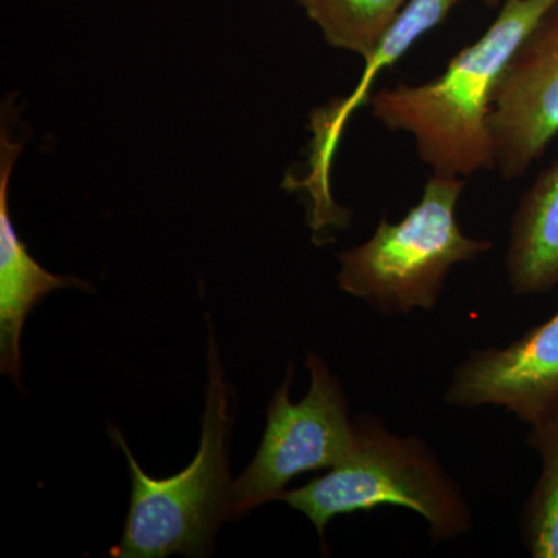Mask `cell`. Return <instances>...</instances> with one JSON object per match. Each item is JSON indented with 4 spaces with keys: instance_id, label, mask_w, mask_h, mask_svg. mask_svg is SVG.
<instances>
[{
    "instance_id": "obj_7",
    "label": "cell",
    "mask_w": 558,
    "mask_h": 558,
    "mask_svg": "<svg viewBox=\"0 0 558 558\" xmlns=\"http://www.w3.org/2000/svg\"><path fill=\"white\" fill-rule=\"evenodd\" d=\"M444 400L465 410L498 407L529 425L558 409V311L506 348L470 352Z\"/></svg>"
},
{
    "instance_id": "obj_1",
    "label": "cell",
    "mask_w": 558,
    "mask_h": 558,
    "mask_svg": "<svg viewBox=\"0 0 558 558\" xmlns=\"http://www.w3.org/2000/svg\"><path fill=\"white\" fill-rule=\"evenodd\" d=\"M556 2L506 0L486 33L459 50L438 78L371 95L374 119L388 131L410 134L433 175L465 179L497 170L490 131L495 87L527 33Z\"/></svg>"
},
{
    "instance_id": "obj_9",
    "label": "cell",
    "mask_w": 558,
    "mask_h": 558,
    "mask_svg": "<svg viewBox=\"0 0 558 558\" xmlns=\"http://www.w3.org/2000/svg\"><path fill=\"white\" fill-rule=\"evenodd\" d=\"M458 3L459 0H410L409 5L399 14L387 35L381 38L377 49L366 58L365 70L354 92L343 100L333 101L325 109H319L317 116H314L315 146H317L315 172L318 178L311 191L315 209L322 215H328L339 208L330 196L328 171L330 156L343 134L349 117L360 106L366 102L369 105L371 87L376 76L380 75L385 69L392 68L400 58L405 57L407 51L422 36L442 24Z\"/></svg>"
},
{
    "instance_id": "obj_6",
    "label": "cell",
    "mask_w": 558,
    "mask_h": 558,
    "mask_svg": "<svg viewBox=\"0 0 558 558\" xmlns=\"http://www.w3.org/2000/svg\"><path fill=\"white\" fill-rule=\"evenodd\" d=\"M497 170L523 178L558 135V0L512 54L492 98Z\"/></svg>"
},
{
    "instance_id": "obj_12",
    "label": "cell",
    "mask_w": 558,
    "mask_h": 558,
    "mask_svg": "<svg viewBox=\"0 0 558 558\" xmlns=\"http://www.w3.org/2000/svg\"><path fill=\"white\" fill-rule=\"evenodd\" d=\"M410 0H299L329 46L363 60L377 49Z\"/></svg>"
},
{
    "instance_id": "obj_11",
    "label": "cell",
    "mask_w": 558,
    "mask_h": 558,
    "mask_svg": "<svg viewBox=\"0 0 558 558\" xmlns=\"http://www.w3.org/2000/svg\"><path fill=\"white\" fill-rule=\"evenodd\" d=\"M527 444L542 473L521 512V537L534 558H558V409L532 422Z\"/></svg>"
},
{
    "instance_id": "obj_2",
    "label": "cell",
    "mask_w": 558,
    "mask_h": 558,
    "mask_svg": "<svg viewBox=\"0 0 558 558\" xmlns=\"http://www.w3.org/2000/svg\"><path fill=\"white\" fill-rule=\"evenodd\" d=\"M354 425V449L340 465L279 498L312 521L319 542L337 517L384 506L421 515L433 543L468 534L473 524L468 499L424 439L396 435L371 414L355 417Z\"/></svg>"
},
{
    "instance_id": "obj_4",
    "label": "cell",
    "mask_w": 558,
    "mask_h": 558,
    "mask_svg": "<svg viewBox=\"0 0 558 558\" xmlns=\"http://www.w3.org/2000/svg\"><path fill=\"white\" fill-rule=\"evenodd\" d=\"M464 189L465 179L432 174L421 201L399 222L384 216L368 241L340 253V289L381 315L435 310L450 270L494 247L459 226Z\"/></svg>"
},
{
    "instance_id": "obj_10",
    "label": "cell",
    "mask_w": 558,
    "mask_h": 558,
    "mask_svg": "<svg viewBox=\"0 0 558 558\" xmlns=\"http://www.w3.org/2000/svg\"><path fill=\"white\" fill-rule=\"evenodd\" d=\"M505 267L517 296L558 288V159L520 197L510 222Z\"/></svg>"
},
{
    "instance_id": "obj_3",
    "label": "cell",
    "mask_w": 558,
    "mask_h": 558,
    "mask_svg": "<svg viewBox=\"0 0 558 558\" xmlns=\"http://www.w3.org/2000/svg\"><path fill=\"white\" fill-rule=\"evenodd\" d=\"M207 322L208 387L201 446L189 468L170 478H153L140 468L119 429H110L126 454L131 478L130 513L112 557L208 556L220 524L229 519L230 387L223 380L211 319Z\"/></svg>"
},
{
    "instance_id": "obj_13",
    "label": "cell",
    "mask_w": 558,
    "mask_h": 558,
    "mask_svg": "<svg viewBox=\"0 0 558 558\" xmlns=\"http://www.w3.org/2000/svg\"><path fill=\"white\" fill-rule=\"evenodd\" d=\"M480 2H483L484 5L492 7V9H494V7H498L501 5V3H505L506 0H480Z\"/></svg>"
},
{
    "instance_id": "obj_5",
    "label": "cell",
    "mask_w": 558,
    "mask_h": 558,
    "mask_svg": "<svg viewBox=\"0 0 558 558\" xmlns=\"http://www.w3.org/2000/svg\"><path fill=\"white\" fill-rule=\"evenodd\" d=\"M306 365L311 388L304 399L292 402L289 398L293 363L275 389L259 449L231 484L229 519H241L260 505L278 501L290 481L337 468L354 449L355 425L349 417L343 385L315 352L307 354Z\"/></svg>"
},
{
    "instance_id": "obj_8",
    "label": "cell",
    "mask_w": 558,
    "mask_h": 558,
    "mask_svg": "<svg viewBox=\"0 0 558 558\" xmlns=\"http://www.w3.org/2000/svg\"><path fill=\"white\" fill-rule=\"evenodd\" d=\"M22 143L2 130L0 161V371L21 385V333L25 319L44 296L58 289L92 286L75 277H60L40 267L17 236L10 218L9 182Z\"/></svg>"
}]
</instances>
